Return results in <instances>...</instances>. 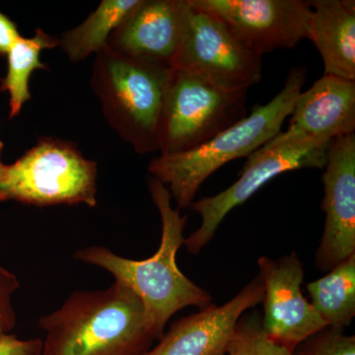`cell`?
<instances>
[{
  "instance_id": "obj_1",
  "label": "cell",
  "mask_w": 355,
  "mask_h": 355,
  "mask_svg": "<svg viewBox=\"0 0 355 355\" xmlns=\"http://www.w3.org/2000/svg\"><path fill=\"white\" fill-rule=\"evenodd\" d=\"M148 189L162 224L160 245L153 257L130 260L109 248L91 246L78 250L74 259L107 270L116 282L128 286L141 301L147 323L158 340L177 312L188 307L202 309L212 304V297L178 266L177 254L186 240L188 216H182L179 209H173L169 191L155 178H149Z\"/></svg>"
},
{
  "instance_id": "obj_2",
  "label": "cell",
  "mask_w": 355,
  "mask_h": 355,
  "mask_svg": "<svg viewBox=\"0 0 355 355\" xmlns=\"http://www.w3.org/2000/svg\"><path fill=\"white\" fill-rule=\"evenodd\" d=\"M39 324L46 331L42 355H146L157 340L140 299L116 280L72 292Z\"/></svg>"
},
{
  "instance_id": "obj_3",
  "label": "cell",
  "mask_w": 355,
  "mask_h": 355,
  "mask_svg": "<svg viewBox=\"0 0 355 355\" xmlns=\"http://www.w3.org/2000/svg\"><path fill=\"white\" fill-rule=\"evenodd\" d=\"M305 83L306 67H292L272 101L257 105L251 114L197 148L153 158L149 174L168 189L178 209H189L207 178L230 161L249 157L282 132Z\"/></svg>"
},
{
  "instance_id": "obj_4",
  "label": "cell",
  "mask_w": 355,
  "mask_h": 355,
  "mask_svg": "<svg viewBox=\"0 0 355 355\" xmlns=\"http://www.w3.org/2000/svg\"><path fill=\"white\" fill-rule=\"evenodd\" d=\"M172 67L103 48L91 86L109 125L139 154L158 150L159 121Z\"/></svg>"
},
{
  "instance_id": "obj_5",
  "label": "cell",
  "mask_w": 355,
  "mask_h": 355,
  "mask_svg": "<svg viewBox=\"0 0 355 355\" xmlns=\"http://www.w3.org/2000/svg\"><path fill=\"white\" fill-rule=\"evenodd\" d=\"M97 164L73 144L42 137L11 165L0 182V202L49 207L97 205Z\"/></svg>"
},
{
  "instance_id": "obj_6",
  "label": "cell",
  "mask_w": 355,
  "mask_h": 355,
  "mask_svg": "<svg viewBox=\"0 0 355 355\" xmlns=\"http://www.w3.org/2000/svg\"><path fill=\"white\" fill-rule=\"evenodd\" d=\"M247 90L218 87L195 74L172 69L159 121L161 155L197 148L247 116Z\"/></svg>"
},
{
  "instance_id": "obj_7",
  "label": "cell",
  "mask_w": 355,
  "mask_h": 355,
  "mask_svg": "<svg viewBox=\"0 0 355 355\" xmlns=\"http://www.w3.org/2000/svg\"><path fill=\"white\" fill-rule=\"evenodd\" d=\"M172 69L227 90H247L261 78V58L248 50L219 18L189 1Z\"/></svg>"
},
{
  "instance_id": "obj_8",
  "label": "cell",
  "mask_w": 355,
  "mask_h": 355,
  "mask_svg": "<svg viewBox=\"0 0 355 355\" xmlns=\"http://www.w3.org/2000/svg\"><path fill=\"white\" fill-rule=\"evenodd\" d=\"M330 144L331 141L284 144L261 147L251 154L234 184L216 196L191 203V210L200 214L202 223L184 240V245L189 253H200L212 241L229 212L246 202L275 177L295 170H324Z\"/></svg>"
},
{
  "instance_id": "obj_9",
  "label": "cell",
  "mask_w": 355,
  "mask_h": 355,
  "mask_svg": "<svg viewBox=\"0 0 355 355\" xmlns=\"http://www.w3.org/2000/svg\"><path fill=\"white\" fill-rule=\"evenodd\" d=\"M219 18L258 57L310 40L313 11L306 0H189Z\"/></svg>"
},
{
  "instance_id": "obj_10",
  "label": "cell",
  "mask_w": 355,
  "mask_h": 355,
  "mask_svg": "<svg viewBox=\"0 0 355 355\" xmlns=\"http://www.w3.org/2000/svg\"><path fill=\"white\" fill-rule=\"evenodd\" d=\"M258 266L265 289L261 324L272 340L293 352L328 327L303 293L305 272L296 252L277 260L261 257Z\"/></svg>"
},
{
  "instance_id": "obj_11",
  "label": "cell",
  "mask_w": 355,
  "mask_h": 355,
  "mask_svg": "<svg viewBox=\"0 0 355 355\" xmlns=\"http://www.w3.org/2000/svg\"><path fill=\"white\" fill-rule=\"evenodd\" d=\"M323 182L326 220L315 263L327 272L355 254V133L331 140Z\"/></svg>"
},
{
  "instance_id": "obj_12",
  "label": "cell",
  "mask_w": 355,
  "mask_h": 355,
  "mask_svg": "<svg viewBox=\"0 0 355 355\" xmlns=\"http://www.w3.org/2000/svg\"><path fill=\"white\" fill-rule=\"evenodd\" d=\"M263 284L257 275L237 295L173 322L146 355H225L240 318L261 303Z\"/></svg>"
},
{
  "instance_id": "obj_13",
  "label": "cell",
  "mask_w": 355,
  "mask_h": 355,
  "mask_svg": "<svg viewBox=\"0 0 355 355\" xmlns=\"http://www.w3.org/2000/svg\"><path fill=\"white\" fill-rule=\"evenodd\" d=\"M286 132L263 147L295 142H329L355 133V81L324 76L301 92Z\"/></svg>"
},
{
  "instance_id": "obj_14",
  "label": "cell",
  "mask_w": 355,
  "mask_h": 355,
  "mask_svg": "<svg viewBox=\"0 0 355 355\" xmlns=\"http://www.w3.org/2000/svg\"><path fill=\"white\" fill-rule=\"evenodd\" d=\"M188 7V0H140L105 46L125 57L172 67Z\"/></svg>"
},
{
  "instance_id": "obj_15",
  "label": "cell",
  "mask_w": 355,
  "mask_h": 355,
  "mask_svg": "<svg viewBox=\"0 0 355 355\" xmlns=\"http://www.w3.org/2000/svg\"><path fill=\"white\" fill-rule=\"evenodd\" d=\"M310 41L323 58L324 76L355 81L354 0H312Z\"/></svg>"
},
{
  "instance_id": "obj_16",
  "label": "cell",
  "mask_w": 355,
  "mask_h": 355,
  "mask_svg": "<svg viewBox=\"0 0 355 355\" xmlns=\"http://www.w3.org/2000/svg\"><path fill=\"white\" fill-rule=\"evenodd\" d=\"M310 303L327 326L345 329L355 316V254L306 286Z\"/></svg>"
},
{
  "instance_id": "obj_17",
  "label": "cell",
  "mask_w": 355,
  "mask_h": 355,
  "mask_svg": "<svg viewBox=\"0 0 355 355\" xmlns=\"http://www.w3.org/2000/svg\"><path fill=\"white\" fill-rule=\"evenodd\" d=\"M140 0H103L83 23L69 30L58 46L72 62H83L106 46L110 35L137 6Z\"/></svg>"
},
{
  "instance_id": "obj_18",
  "label": "cell",
  "mask_w": 355,
  "mask_h": 355,
  "mask_svg": "<svg viewBox=\"0 0 355 355\" xmlns=\"http://www.w3.org/2000/svg\"><path fill=\"white\" fill-rule=\"evenodd\" d=\"M60 38L37 29L31 38L21 37L7 53V73L0 84V91L9 95V119L15 118L23 105L31 99L29 79L36 69H46L40 60L44 50L55 48Z\"/></svg>"
},
{
  "instance_id": "obj_19",
  "label": "cell",
  "mask_w": 355,
  "mask_h": 355,
  "mask_svg": "<svg viewBox=\"0 0 355 355\" xmlns=\"http://www.w3.org/2000/svg\"><path fill=\"white\" fill-rule=\"evenodd\" d=\"M293 352L275 343L261 324L259 312L240 318L229 340L225 355H292Z\"/></svg>"
},
{
  "instance_id": "obj_20",
  "label": "cell",
  "mask_w": 355,
  "mask_h": 355,
  "mask_svg": "<svg viewBox=\"0 0 355 355\" xmlns=\"http://www.w3.org/2000/svg\"><path fill=\"white\" fill-rule=\"evenodd\" d=\"M292 355H355V336L326 327L299 343Z\"/></svg>"
},
{
  "instance_id": "obj_21",
  "label": "cell",
  "mask_w": 355,
  "mask_h": 355,
  "mask_svg": "<svg viewBox=\"0 0 355 355\" xmlns=\"http://www.w3.org/2000/svg\"><path fill=\"white\" fill-rule=\"evenodd\" d=\"M19 287L16 275L0 266V334H9L15 327L16 313L12 297Z\"/></svg>"
},
{
  "instance_id": "obj_22",
  "label": "cell",
  "mask_w": 355,
  "mask_h": 355,
  "mask_svg": "<svg viewBox=\"0 0 355 355\" xmlns=\"http://www.w3.org/2000/svg\"><path fill=\"white\" fill-rule=\"evenodd\" d=\"M43 340H21L11 334H0V355H42Z\"/></svg>"
},
{
  "instance_id": "obj_23",
  "label": "cell",
  "mask_w": 355,
  "mask_h": 355,
  "mask_svg": "<svg viewBox=\"0 0 355 355\" xmlns=\"http://www.w3.org/2000/svg\"><path fill=\"white\" fill-rule=\"evenodd\" d=\"M21 37L14 22L0 12V55H7Z\"/></svg>"
},
{
  "instance_id": "obj_24",
  "label": "cell",
  "mask_w": 355,
  "mask_h": 355,
  "mask_svg": "<svg viewBox=\"0 0 355 355\" xmlns=\"http://www.w3.org/2000/svg\"><path fill=\"white\" fill-rule=\"evenodd\" d=\"M2 148H3V144L0 141V156H1ZM4 169H6V165L2 164L1 159H0V182H1L2 177H3Z\"/></svg>"
}]
</instances>
